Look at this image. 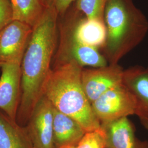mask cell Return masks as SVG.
Wrapping results in <instances>:
<instances>
[{"mask_svg": "<svg viewBox=\"0 0 148 148\" xmlns=\"http://www.w3.org/2000/svg\"><path fill=\"white\" fill-rule=\"evenodd\" d=\"M123 84L135 99L136 115L148 119V67L137 65L124 70Z\"/></svg>", "mask_w": 148, "mask_h": 148, "instance_id": "obj_11", "label": "cell"}, {"mask_svg": "<svg viewBox=\"0 0 148 148\" xmlns=\"http://www.w3.org/2000/svg\"><path fill=\"white\" fill-rule=\"evenodd\" d=\"M92 108L101 124L136 115V103L132 94L122 84L99 97L92 103Z\"/></svg>", "mask_w": 148, "mask_h": 148, "instance_id": "obj_5", "label": "cell"}, {"mask_svg": "<svg viewBox=\"0 0 148 148\" xmlns=\"http://www.w3.org/2000/svg\"><path fill=\"white\" fill-rule=\"evenodd\" d=\"M1 69L0 110L16 121L21 100V63L5 64Z\"/></svg>", "mask_w": 148, "mask_h": 148, "instance_id": "obj_9", "label": "cell"}, {"mask_svg": "<svg viewBox=\"0 0 148 148\" xmlns=\"http://www.w3.org/2000/svg\"></svg>", "mask_w": 148, "mask_h": 148, "instance_id": "obj_21", "label": "cell"}, {"mask_svg": "<svg viewBox=\"0 0 148 148\" xmlns=\"http://www.w3.org/2000/svg\"><path fill=\"white\" fill-rule=\"evenodd\" d=\"M13 20L34 27L46 9L43 0H10Z\"/></svg>", "mask_w": 148, "mask_h": 148, "instance_id": "obj_15", "label": "cell"}, {"mask_svg": "<svg viewBox=\"0 0 148 148\" xmlns=\"http://www.w3.org/2000/svg\"><path fill=\"white\" fill-rule=\"evenodd\" d=\"M108 0H75L76 8L89 19L104 20V14Z\"/></svg>", "mask_w": 148, "mask_h": 148, "instance_id": "obj_16", "label": "cell"}, {"mask_svg": "<svg viewBox=\"0 0 148 148\" xmlns=\"http://www.w3.org/2000/svg\"><path fill=\"white\" fill-rule=\"evenodd\" d=\"M83 15L73 4L64 15L59 16L58 42L52 68L70 62L83 68H99L109 64L99 49L84 45L76 37L75 27Z\"/></svg>", "mask_w": 148, "mask_h": 148, "instance_id": "obj_4", "label": "cell"}, {"mask_svg": "<svg viewBox=\"0 0 148 148\" xmlns=\"http://www.w3.org/2000/svg\"><path fill=\"white\" fill-rule=\"evenodd\" d=\"M124 70L119 64L82 69L81 82L90 103L109 90L123 84Z\"/></svg>", "mask_w": 148, "mask_h": 148, "instance_id": "obj_6", "label": "cell"}, {"mask_svg": "<svg viewBox=\"0 0 148 148\" xmlns=\"http://www.w3.org/2000/svg\"><path fill=\"white\" fill-rule=\"evenodd\" d=\"M75 34L79 42L86 46L99 50L105 46L107 31L104 20L89 19L83 15L76 25Z\"/></svg>", "mask_w": 148, "mask_h": 148, "instance_id": "obj_14", "label": "cell"}, {"mask_svg": "<svg viewBox=\"0 0 148 148\" xmlns=\"http://www.w3.org/2000/svg\"><path fill=\"white\" fill-rule=\"evenodd\" d=\"M0 148H35L25 126L0 110Z\"/></svg>", "mask_w": 148, "mask_h": 148, "instance_id": "obj_13", "label": "cell"}, {"mask_svg": "<svg viewBox=\"0 0 148 148\" xmlns=\"http://www.w3.org/2000/svg\"><path fill=\"white\" fill-rule=\"evenodd\" d=\"M83 68L75 62L53 68L43 95L56 109L78 122L87 133L99 130L101 126L82 87Z\"/></svg>", "mask_w": 148, "mask_h": 148, "instance_id": "obj_2", "label": "cell"}, {"mask_svg": "<svg viewBox=\"0 0 148 148\" xmlns=\"http://www.w3.org/2000/svg\"><path fill=\"white\" fill-rule=\"evenodd\" d=\"M85 133V130L78 122L54 107V148L76 147Z\"/></svg>", "mask_w": 148, "mask_h": 148, "instance_id": "obj_12", "label": "cell"}, {"mask_svg": "<svg viewBox=\"0 0 148 148\" xmlns=\"http://www.w3.org/2000/svg\"><path fill=\"white\" fill-rule=\"evenodd\" d=\"M101 126L107 148H148V140L136 137L134 125L127 117Z\"/></svg>", "mask_w": 148, "mask_h": 148, "instance_id": "obj_10", "label": "cell"}, {"mask_svg": "<svg viewBox=\"0 0 148 148\" xmlns=\"http://www.w3.org/2000/svg\"><path fill=\"white\" fill-rule=\"evenodd\" d=\"M59 148H77L75 146H65V147H63Z\"/></svg>", "mask_w": 148, "mask_h": 148, "instance_id": "obj_20", "label": "cell"}, {"mask_svg": "<svg viewBox=\"0 0 148 148\" xmlns=\"http://www.w3.org/2000/svg\"><path fill=\"white\" fill-rule=\"evenodd\" d=\"M59 16L50 8L32 27L21 63V96L16 121L27 125L44 94L58 42Z\"/></svg>", "mask_w": 148, "mask_h": 148, "instance_id": "obj_1", "label": "cell"}, {"mask_svg": "<svg viewBox=\"0 0 148 148\" xmlns=\"http://www.w3.org/2000/svg\"><path fill=\"white\" fill-rule=\"evenodd\" d=\"M77 148H106V139L101 128L85 133L79 141Z\"/></svg>", "mask_w": 148, "mask_h": 148, "instance_id": "obj_17", "label": "cell"}, {"mask_svg": "<svg viewBox=\"0 0 148 148\" xmlns=\"http://www.w3.org/2000/svg\"><path fill=\"white\" fill-rule=\"evenodd\" d=\"M54 106L45 95L35 106L25 126L35 148H54Z\"/></svg>", "mask_w": 148, "mask_h": 148, "instance_id": "obj_7", "label": "cell"}, {"mask_svg": "<svg viewBox=\"0 0 148 148\" xmlns=\"http://www.w3.org/2000/svg\"><path fill=\"white\" fill-rule=\"evenodd\" d=\"M13 21L10 0H0V30Z\"/></svg>", "mask_w": 148, "mask_h": 148, "instance_id": "obj_18", "label": "cell"}, {"mask_svg": "<svg viewBox=\"0 0 148 148\" xmlns=\"http://www.w3.org/2000/svg\"><path fill=\"white\" fill-rule=\"evenodd\" d=\"M43 1L46 8L53 9L59 16H61L73 5L75 0H43Z\"/></svg>", "mask_w": 148, "mask_h": 148, "instance_id": "obj_19", "label": "cell"}, {"mask_svg": "<svg viewBox=\"0 0 148 148\" xmlns=\"http://www.w3.org/2000/svg\"><path fill=\"white\" fill-rule=\"evenodd\" d=\"M32 27L13 20L0 30V68L5 64L21 63Z\"/></svg>", "mask_w": 148, "mask_h": 148, "instance_id": "obj_8", "label": "cell"}, {"mask_svg": "<svg viewBox=\"0 0 148 148\" xmlns=\"http://www.w3.org/2000/svg\"><path fill=\"white\" fill-rule=\"evenodd\" d=\"M104 21L107 37L102 54L109 64H119L148 34V19L134 0H108Z\"/></svg>", "mask_w": 148, "mask_h": 148, "instance_id": "obj_3", "label": "cell"}]
</instances>
